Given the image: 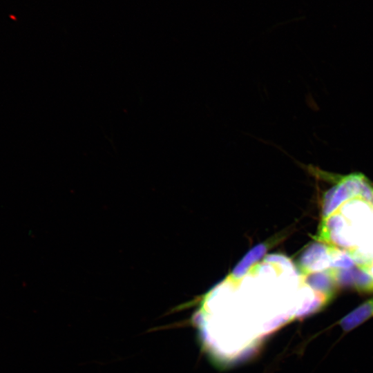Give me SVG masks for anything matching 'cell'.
Masks as SVG:
<instances>
[{
    "instance_id": "3",
    "label": "cell",
    "mask_w": 373,
    "mask_h": 373,
    "mask_svg": "<svg viewBox=\"0 0 373 373\" xmlns=\"http://www.w3.org/2000/svg\"><path fill=\"white\" fill-rule=\"evenodd\" d=\"M338 287H352L361 292H373V276L365 269L353 267L350 269H334Z\"/></svg>"
},
{
    "instance_id": "5",
    "label": "cell",
    "mask_w": 373,
    "mask_h": 373,
    "mask_svg": "<svg viewBox=\"0 0 373 373\" xmlns=\"http://www.w3.org/2000/svg\"><path fill=\"white\" fill-rule=\"evenodd\" d=\"M303 280L315 291L323 294L329 301L334 298L338 288L332 268L305 274Z\"/></svg>"
},
{
    "instance_id": "1",
    "label": "cell",
    "mask_w": 373,
    "mask_h": 373,
    "mask_svg": "<svg viewBox=\"0 0 373 373\" xmlns=\"http://www.w3.org/2000/svg\"><path fill=\"white\" fill-rule=\"evenodd\" d=\"M336 182L325 192L323 201V219L333 214L338 207L349 200L361 199L373 206V186L362 173L347 175L330 174Z\"/></svg>"
},
{
    "instance_id": "4",
    "label": "cell",
    "mask_w": 373,
    "mask_h": 373,
    "mask_svg": "<svg viewBox=\"0 0 373 373\" xmlns=\"http://www.w3.org/2000/svg\"><path fill=\"white\" fill-rule=\"evenodd\" d=\"M332 245L313 243L302 254L300 267L304 275L330 268Z\"/></svg>"
},
{
    "instance_id": "2",
    "label": "cell",
    "mask_w": 373,
    "mask_h": 373,
    "mask_svg": "<svg viewBox=\"0 0 373 373\" xmlns=\"http://www.w3.org/2000/svg\"><path fill=\"white\" fill-rule=\"evenodd\" d=\"M317 238L334 247L347 250L356 248V233L350 221L345 216L337 211L323 219Z\"/></svg>"
},
{
    "instance_id": "6",
    "label": "cell",
    "mask_w": 373,
    "mask_h": 373,
    "mask_svg": "<svg viewBox=\"0 0 373 373\" xmlns=\"http://www.w3.org/2000/svg\"><path fill=\"white\" fill-rule=\"evenodd\" d=\"M373 316V298L354 309L339 322L344 331H350Z\"/></svg>"
},
{
    "instance_id": "7",
    "label": "cell",
    "mask_w": 373,
    "mask_h": 373,
    "mask_svg": "<svg viewBox=\"0 0 373 373\" xmlns=\"http://www.w3.org/2000/svg\"><path fill=\"white\" fill-rule=\"evenodd\" d=\"M354 265L355 262L348 250L332 247L330 268L350 269Z\"/></svg>"
},
{
    "instance_id": "8",
    "label": "cell",
    "mask_w": 373,
    "mask_h": 373,
    "mask_svg": "<svg viewBox=\"0 0 373 373\" xmlns=\"http://www.w3.org/2000/svg\"><path fill=\"white\" fill-rule=\"evenodd\" d=\"M367 271H368L370 273V274L373 276V262H372V263L370 267L368 269Z\"/></svg>"
}]
</instances>
